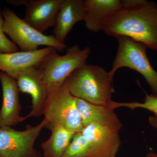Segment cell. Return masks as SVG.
Segmentation results:
<instances>
[{
	"instance_id": "obj_1",
	"label": "cell",
	"mask_w": 157,
	"mask_h": 157,
	"mask_svg": "<svg viewBox=\"0 0 157 157\" xmlns=\"http://www.w3.org/2000/svg\"><path fill=\"white\" fill-rule=\"evenodd\" d=\"M123 8L104 20L102 30L111 36H124L157 51V4L125 0Z\"/></svg>"
},
{
	"instance_id": "obj_2",
	"label": "cell",
	"mask_w": 157,
	"mask_h": 157,
	"mask_svg": "<svg viewBox=\"0 0 157 157\" xmlns=\"http://www.w3.org/2000/svg\"><path fill=\"white\" fill-rule=\"evenodd\" d=\"M113 77L104 68L86 64L74 70L65 82L75 98L107 107L115 91Z\"/></svg>"
},
{
	"instance_id": "obj_3",
	"label": "cell",
	"mask_w": 157,
	"mask_h": 157,
	"mask_svg": "<svg viewBox=\"0 0 157 157\" xmlns=\"http://www.w3.org/2000/svg\"><path fill=\"white\" fill-rule=\"evenodd\" d=\"M90 49H81L77 44L68 47L63 56L54 50L39 67L47 86L48 93L58 89L71 73L86 64Z\"/></svg>"
},
{
	"instance_id": "obj_4",
	"label": "cell",
	"mask_w": 157,
	"mask_h": 157,
	"mask_svg": "<svg viewBox=\"0 0 157 157\" xmlns=\"http://www.w3.org/2000/svg\"><path fill=\"white\" fill-rule=\"evenodd\" d=\"M43 115L48 121L46 126L63 127L74 134L84 128L76 98L70 92L65 82L58 89L48 93Z\"/></svg>"
},
{
	"instance_id": "obj_5",
	"label": "cell",
	"mask_w": 157,
	"mask_h": 157,
	"mask_svg": "<svg viewBox=\"0 0 157 157\" xmlns=\"http://www.w3.org/2000/svg\"><path fill=\"white\" fill-rule=\"evenodd\" d=\"M116 38L118 47L109 73L114 76L118 69L124 67L135 70L145 78L152 94L157 95V72L149 61L146 45L128 37Z\"/></svg>"
},
{
	"instance_id": "obj_6",
	"label": "cell",
	"mask_w": 157,
	"mask_h": 157,
	"mask_svg": "<svg viewBox=\"0 0 157 157\" xmlns=\"http://www.w3.org/2000/svg\"><path fill=\"white\" fill-rule=\"evenodd\" d=\"M4 18L3 30L18 45L22 51H33L39 46L52 47L57 51H63L66 44L59 42L53 35H45L29 25L9 8L2 11Z\"/></svg>"
},
{
	"instance_id": "obj_7",
	"label": "cell",
	"mask_w": 157,
	"mask_h": 157,
	"mask_svg": "<svg viewBox=\"0 0 157 157\" xmlns=\"http://www.w3.org/2000/svg\"><path fill=\"white\" fill-rule=\"evenodd\" d=\"M47 123L44 118L37 125H28L21 131L0 127V157H42L35 144Z\"/></svg>"
},
{
	"instance_id": "obj_8",
	"label": "cell",
	"mask_w": 157,
	"mask_h": 157,
	"mask_svg": "<svg viewBox=\"0 0 157 157\" xmlns=\"http://www.w3.org/2000/svg\"><path fill=\"white\" fill-rule=\"evenodd\" d=\"M15 80L20 91L29 94L32 98V109L24 117L25 120L43 115L48 93L40 69L32 67L24 69L20 72Z\"/></svg>"
},
{
	"instance_id": "obj_9",
	"label": "cell",
	"mask_w": 157,
	"mask_h": 157,
	"mask_svg": "<svg viewBox=\"0 0 157 157\" xmlns=\"http://www.w3.org/2000/svg\"><path fill=\"white\" fill-rule=\"evenodd\" d=\"M120 131L93 123L81 132L89 145V157H116L121 145Z\"/></svg>"
},
{
	"instance_id": "obj_10",
	"label": "cell",
	"mask_w": 157,
	"mask_h": 157,
	"mask_svg": "<svg viewBox=\"0 0 157 157\" xmlns=\"http://www.w3.org/2000/svg\"><path fill=\"white\" fill-rule=\"evenodd\" d=\"M2 103L0 109V127H11L25 121L20 116L21 105L19 90L15 79L0 71Z\"/></svg>"
},
{
	"instance_id": "obj_11",
	"label": "cell",
	"mask_w": 157,
	"mask_h": 157,
	"mask_svg": "<svg viewBox=\"0 0 157 157\" xmlns=\"http://www.w3.org/2000/svg\"><path fill=\"white\" fill-rule=\"evenodd\" d=\"M55 48L45 47L33 51L0 53V71L16 79L21 71L32 67H39Z\"/></svg>"
},
{
	"instance_id": "obj_12",
	"label": "cell",
	"mask_w": 157,
	"mask_h": 157,
	"mask_svg": "<svg viewBox=\"0 0 157 157\" xmlns=\"http://www.w3.org/2000/svg\"><path fill=\"white\" fill-rule=\"evenodd\" d=\"M62 0H25L24 20L33 28L43 33L54 26Z\"/></svg>"
},
{
	"instance_id": "obj_13",
	"label": "cell",
	"mask_w": 157,
	"mask_h": 157,
	"mask_svg": "<svg viewBox=\"0 0 157 157\" xmlns=\"http://www.w3.org/2000/svg\"><path fill=\"white\" fill-rule=\"evenodd\" d=\"M85 16L84 0H62L54 26L55 37L65 44L69 32L76 23L84 21Z\"/></svg>"
},
{
	"instance_id": "obj_14",
	"label": "cell",
	"mask_w": 157,
	"mask_h": 157,
	"mask_svg": "<svg viewBox=\"0 0 157 157\" xmlns=\"http://www.w3.org/2000/svg\"><path fill=\"white\" fill-rule=\"evenodd\" d=\"M76 104L84 127L97 123L120 131L122 124L113 111L106 106L89 103L76 98Z\"/></svg>"
},
{
	"instance_id": "obj_15",
	"label": "cell",
	"mask_w": 157,
	"mask_h": 157,
	"mask_svg": "<svg viewBox=\"0 0 157 157\" xmlns=\"http://www.w3.org/2000/svg\"><path fill=\"white\" fill-rule=\"evenodd\" d=\"M85 25L89 30L97 33L102 30L104 20L123 8L120 0H84Z\"/></svg>"
},
{
	"instance_id": "obj_16",
	"label": "cell",
	"mask_w": 157,
	"mask_h": 157,
	"mask_svg": "<svg viewBox=\"0 0 157 157\" xmlns=\"http://www.w3.org/2000/svg\"><path fill=\"white\" fill-rule=\"evenodd\" d=\"M51 132L48 140L41 144L43 157H62L75 134L63 127L47 125Z\"/></svg>"
},
{
	"instance_id": "obj_17",
	"label": "cell",
	"mask_w": 157,
	"mask_h": 157,
	"mask_svg": "<svg viewBox=\"0 0 157 157\" xmlns=\"http://www.w3.org/2000/svg\"><path fill=\"white\" fill-rule=\"evenodd\" d=\"M107 107L114 110L120 107H125L132 109L141 108L147 109L154 114L157 117V95L146 94L143 102H117L112 101L108 104Z\"/></svg>"
},
{
	"instance_id": "obj_18",
	"label": "cell",
	"mask_w": 157,
	"mask_h": 157,
	"mask_svg": "<svg viewBox=\"0 0 157 157\" xmlns=\"http://www.w3.org/2000/svg\"><path fill=\"white\" fill-rule=\"evenodd\" d=\"M88 143L81 132L76 133L62 157H89Z\"/></svg>"
},
{
	"instance_id": "obj_19",
	"label": "cell",
	"mask_w": 157,
	"mask_h": 157,
	"mask_svg": "<svg viewBox=\"0 0 157 157\" xmlns=\"http://www.w3.org/2000/svg\"><path fill=\"white\" fill-rule=\"evenodd\" d=\"M4 18L0 8V53H9L18 51L17 45L6 37L3 30Z\"/></svg>"
},
{
	"instance_id": "obj_20",
	"label": "cell",
	"mask_w": 157,
	"mask_h": 157,
	"mask_svg": "<svg viewBox=\"0 0 157 157\" xmlns=\"http://www.w3.org/2000/svg\"><path fill=\"white\" fill-rule=\"evenodd\" d=\"M148 122L150 125L154 128L157 132V117L154 116H150L148 118Z\"/></svg>"
},
{
	"instance_id": "obj_21",
	"label": "cell",
	"mask_w": 157,
	"mask_h": 157,
	"mask_svg": "<svg viewBox=\"0 0 157 157\" xmlns=\"http://www.w3.org/2000/svg\"><path fill=\"white\" fill-rule=\"evenodd\" d=\"M144 157H157V153L154 152H149L147 153Z\"/></svg>"
}]
</instances>
